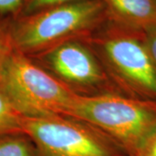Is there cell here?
Instances as JSON below:
<instances>
[{
    "instance_id": "2",
    "label": "cell",
    "mask_w": 156,
    "mask_h": 156,
    "mask_svg": "<svg viewBox=\"0 0 156 156\" xmlns=\"http://www.w3.org/2000/svg\"><path fill=\"white\" fill-rule=\"evenodd\" d=\"M69 118L105 134L128 156H136L156 131V101L121 94H77Z\"/></svg>"
},
{
    "instance_id": "4",
    "label": "cell",
    "mask_w": 156,
    "mask_h": 156,
    "mask_svg": "<svg viewBox=\"0 0 156 156\" xmlns=\"http://www.w3.org/2000/svg\"><path fill=\"white\" fill-rule=\"evenodd\" d=\"M86 40L103 56L125 95L156 101V67L144 32L108 20Z\"/></svg>"
},
{
    "instance_id": "7",
    "label": "cell",
    "mask_w": 156,
    "mask_h": 156,
    "mask_svg": "<svg viewBox=\"0 0 156 156\" xmlns=\"http://www.w3.org/2000/svg\"><path fill=\"white\" fill-rule=\"evenodd\" d=\"M108 20L140 32L156 30V0H101Z\"/></svg>"
},
{
    "instance_id": "9",
    "label": "cell",
    "mask_w": 156,
    "mask_h": 156,
    "mask_svg": "<svg viewBox=\"0 0 156 156\" xmlns=\"http://www.w3.org/2000/svg\"><path fill=\"white\" fill-rule=\"evenodd\" d=\"M0 156H37L32 141L23 134L0 137Z\"/></svg>"
},
{
    "instance_id": "11",
    "label": "cell",
    "mask_w": 156,
    "mask_h": 156,
    "mask_svg": "<svg viewBox=\"0 0 156 156\" xmlns=\"http://www.w3.org/2000/svg\"><path fill=\"white\" fill-rule=\"evenodd\" d=\"M25 0H0V20L11 21L19 16Z\"/></svg>"
},
{
    "instance_id": "3",
    "label": "cell",
    "mask_w": 156,
    "mask_h": 156,
    "mask_svg": "<svg viewBox=\"0 0 156 156\" xmlns=\"http://www.w3.org/2000/svg\"><path fill=\"white\" fill-rule=\"evenodd\" d=\"M0 90L22 116L67 117L77 92L16 50L0 70Z\"/></svg>"
},
{
    "instance_id": "5",
    "label": "cell",
    "mask_w": 156,
    "mask_h": 156,
    "mask_svg": "<svg viewBox=\"0 0 156 156\" xmlns=\"http://www.w3.org/2000/svg\"><path fill=\"white\" fill-rule=\"evenodd\" d=\"M23 132L37 156H128L105 134L69 117H23Z\"/></svg>"
},
{
    "instance_id": "6",
    "label": "cell",
    "mask_w": 156,
    "mask_h": 156,
    "mask_svg": "<svg viewBox=\"0 0 156 156\" xmlns=\"http://www.w3.org/2000/svg\"><path fill=\"white\" fill-rule=\"evenodd\" d=\"M37 56L49 72L69 88H94L107 81L86 38L62 43Z\"/></svg>"
},
{
    "instance_id": "1",
    "label": "cell",
    "mask_w": 156,
    "mask_h": 156,
    "mask_svg": "<svg viewBox=\"0 0 156 156\" xmlns=\"http://www.w3.org/2000/svg\"><path fill=\"white\" fill-rule=\"evenodd\" d=\"M108 21L101 0L56 6L8 22L14 50L37 56L70 40L89 37Z\"/></svg>"
},
{
    "instance_id": "14",
    "label": "cell",
    "mask_w": 156,
    "mask_h": 156,
    "mask_svg": "<svg viewBox=\"0 0 156 156\" xmlns=\"http://www.w3.org/2000/svg\"><path fill=\"white\" fill-rule=\"evenodd\" d=\"M136 156H156V131Z\"/></svg>"
},
{
    "instance_id": "13",
    "label": "cell",
    "mask_w": 156,
    "mask_h": 156,
    "mask_svg": "<svg viewBox=\"0 0 156 156\" xmlns=\"http://www.w3.org/2000/svg\"><path fill=\"white\" fill-rule=\"evenodd\" d=\"M144 40L156 67V30L144 32Z\"/></svg>"
},
{
    "instance_id": "10",
    "label": "cell",
    "mask_w": 156,
    "mask_h": 156,
    "mask_svg": "<svg viewBox=\"0 0 156 156\" xmlns=\"http://www.w3.org/2000/svg\"><path fill=\"white\" fill-rule=\"evenodd\" d=\"M88 0H25L18 17L33 14L56 6L64 5Z\"/></svg>"
},
{
    "instance_id": "8",
    "label": "cell",
    "mask_w": 156,
    "mask_h": 156,
    "mask_svg": "<svg viewBox=\"0 0 156 156\" xmlns=\"http://www.w3.org/2000/svg\"><path fill=\"white\" fill-rule=\"evenodd\" d=\"M23 116L11 106L0 90V137L23 134Z\"/></svg>"
},
{
    "instance_id": "12",
    "label": "cell",
    "mask_w": 156,
    "mask_h": 156,
    "mask_svg": "<svg viewBox=\"0 0 156 156\" xmlns=\"http://www.w3.org/2000/svg\"><path fill=\"white\" fill-rule=\"evenodd\" d=\"M8 22L0 20V70L7 56L14 50L9 32Z\"/></svg>"
}]
</instances>
